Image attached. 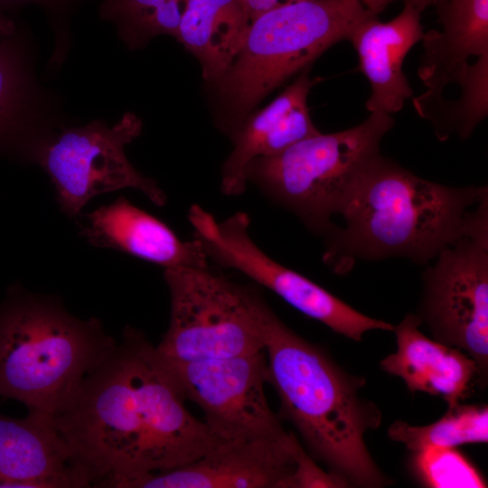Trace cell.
Wrapping results in <instances>:
<instances>
[{
	"label": "cell",
	"instance_id": "6",
	"mask_svg": "<svg viewBox=\"0 0 488 488\" xmlns=\"http://www.w3.org/2000/svg\"><path fill=\"white\" fill-rule=\"evenodd\" d=\"M390 114L371 113L361 124L302 139L279 154L252 161L247 180L294 213L313 232L326 236L369 164L392 128Z\"/></svg>",
	"mask_w": 488,
	"mask_h": 488
},
{
	"label": "cell",
	"instance_id": "15",
	"mask_svg": "<svg viewBox=\"0 0 488 488\" xmlns=\"http://www.w3.org/2000/svg\"><path fill=\"white\" fill-rule=\"evenodd\" d=\"M80 234L94 246L110 248L164 269L209 267V258L195 239L182 240L164 222L122 196L85 214Z\"/></svg>",
	"mask_w": 488,
	"mask_h": 488
},
{
	"label": "cell",
	"instance_id": "1",
	"mask_svg": "<svg viewBox=\"0 0 488 488\" xmlns=\"http://www.w3.org/2000/svg\"><path fill=\"white\" fill-rule=\"evenodd\" d=\"M184 401L155 346L127 326L120 344L52 421L92 486L127 488L193 462L223 441Z\"/></svg>",
	"mask_w": 488,
	"mask_h": 488
},
{
	"label": "cell",
	"instance_id": "20",
	"mask_svg": "<svg viewBox=\"0 0 488 488\" xmlns=\"http://www.w3.org/2000/svg\"><path fill=\"white\" fill-rule=\"evenodd\" d=\"M427 88L412 101L417 113L430 121L437 138H468L488 115V54Z\"/></svg>",
	"mask_w": 488,
	"mask_h": 488
},
{
	"label": "cell",
	"instance_id": "17",
	"mask_svg": "<svg viewBox=\"0 0 488 488\" xmlns=\"http://www.w3.org/2000/svg\"><path fill=\"white\" fill-rule=\"evenodd\" d=\"M416 314L394 326L397 351L380 361L381 369L399 377L410 392L441 397L447 406L461 402L478 380L475 361L462 350L426 336Z\"/></svg>",
	"mask_w": 488,
	"mask_h": 488
},
{
	"label": "cell",
	"instance_id": "14",
	"mask_svg": "<svg viewBox=\"0 0 488 488\" xmlns=\"http://www.w3.org/2000/svg\"><path fill=\"white\" fill-rule=\"evenodd\" d=\"M317 80L304 71L273 101L255 114H249L232 131L233 148L221 172V191L225 195L241 194L248 184L247 168L257 158L273 156L295 143L317 135L307 97Z\"/></svg>",
	"mask_w": 488,
	"mask_h": 488
},
{
	"label": "cell",
	"instance_id": "26",
	"mask_svg": "<svg viewBox=\"0 0 488 488\" xmlns=\"http://www.w3.org/2000/svg\"><path fill=\"white\" fill-rule=\"evenodd\" d=\"M367 10L377 15L382 12L390 3L396 0H361ZM404 4H409L423 12L433 4L434 0H401Z\"/></svg>",
	"mask_w": 488,
	"mask_h": 488
},
{
	"label": "cell",
	"instance_id": "3",
	"mask_svg": "<svg viewBox=\"0 0 488 488\" xmlns=\"http://www.w3.org/2000/svg\"><path fill=\"white\" fill-rule=\"evenodd\" d=\"M251 302L280 416L296 428L309 455L347 487L389 484L365 443V434L380 426L382 413L361 396L364 377L349 373L296 334L253 290Z\"/></svg>",
	"mask_w": 488,
	"mask_h": 488
},
{
	"label": "cell",
	"instance_id": "28",
	"mask_svg": "<svg viewBox=\"0 0 488 488\" xmlns=\"http://www.w3.org/2000/svg\"><path fill=\"white\" fill-rule=\"evenodd\" d=\"M5 5L13 4V3H23V2H38L45 5L54 4L61 0H0Z\"/></svg>",
	"mask_w": 488,
	"mask_h": 488
},
{
	"label": "cell",
	"instance_id": "11",
	"mask_svg": "<svg viewBox=\"0 0 488 488\" xmlns=\"http://www.w3.org/2000/svg\"><path fill=\"white\" fill-rule=\"evenodd\" d=\"M340 486L296 436L221 441L183 466L142 476L127 488H320Z\"/></svg>",
	"mask_w": 488,
	"mask_h": 488
},
{
	"label": "cell",
	"instance_id": "2",
	"mask_svg": "<svg viewBox=\"0 0 488 488\" xmlns=\"http://www.w3.org/2000/svg\"><path fill=\"white\" fill-rule=\"evenodd\" d=\"M340 215L344 225L324 236L323 255L334 273L390 258L427 265L463 236L488 232V189L431 182L380 154Z\"/></svg>",
	"mask_w": 488,
	"mask_h": 488
},
{
	"label": "cell",
	"instance_id": "24",
	"mask_svg": "<svg viewBox=\"0 0 488 488\" xmlns=\"http://www.w3.org/2000/svg\"><path fill=\"white\" fill-rule=\"evenodd\" d=\"M413 453L411 469L427 487H487L476 467L455 447L428 446Z\"/></svg>",
	"mask_w": 488,
	"mask_h": 488
},
{
	"label": "cell",
	"instance_id": "7",
	"mask_svg": "<svg viewBox=\"0 0 488 488\" xmlns=\"http://www.w3.org/2000/svg\"><path fill=\"white\" fill-rule=\"evenodd\" d=\"M170 293V322L159 354L195 361L255 353L263 339L250 288L207 267L164 269Z\"/></svg>",
	"mask_w": 488,
	"mask_h": 488
},
{
	"label": "cell",
	"instance_id": "16",
	"mask_svg": "<svg viewBox=\"0 0 488 488\" xmlns=\"http://www.w3.org/2000/svg\"><path fill=\"white\" fill-rule=\"evenodd\" d=\"M420 14L414 5L405 4L391 21L380 22L377 15L367 18L348 39L358 53L360 70L371 84V94L365 103L371 113H396L413 98L402 64L409 50L423 38Z\"/></svg>",
	"mask_w": 488,
	"mask_h": 488
},
{
	"label": "cell",
	"instance_id": "23",
	"mask_svg": "<svg viewBox=\"0 0 488 488\" xmlns=\"http://www.w3.org/2000/svg\"><path fill=\"white\" fill-rule=\"evenodd\" d=\"M187 0H104L103 19L113 22L122 38L137 46L158 34L177 35Z\"/></svg>",
	"mask_w": 488,
	"mask_h": 488
},
{
	"label": "cell",
	"instance_id": "22",
	"mask_svg": "<svg viewBox=\"0 0 488 488\" xmlns=\"http://www.w3.org/2000/svg\"><path fill=\"white\" fill-rule=\"evenodd\" d=\"M15 33L0 39V148L21 141L31 109L24 50Z\"/></svg>",
	"mask_w": 488,
	"mask_h": 488
},
{
	"label": "cell",
	"instance_id": "19",
	"mask_svg": "<svg viewBox=\"0 0 488 488\" xmlns=\"http://www.w3.org/2000/svg\"><path fill=\"white\" fill-rule=\"evenodd\" d=\"M250 22L239 0H187L175 38L215 84L239 53Z\"/></svg>",
	"mask_w": 488,
	"mask_h": 488
},
{
	"label": "cell",
	"instance_id": "13",
	"mask_svg": "<svg viewBox=\"0 0 488 488\" xmlns=\"http://www.w3.org/2000/svg\"><path fill=\"white\" fill-rule=\"evenodd\" d=\"M52 418L0 414V487H90Z\"/></svg>",
	"mask_w": 488,
	"mask_h": 488
},
{
	"label": "cell",
	"instance_id": "18",
	"mask_svg": "<svg viewBox=\"0 0 488 488\" xmlns=\"http://www.w3.org/2000/svg\"><path fill=\"white\" fill-rule=\"evenodd\" d=\"M441 30L424 33L418 76L427 87L488 54V0H434Z\"/></svg>",
	"mask_w": 488,
	"mask_h": 488
},
{
	"label": "cell",
	"instance_id": "25",
	"mask_svg": "<svg viewBox=\"0 0 488 488\" xmlns=\"http://www.w3.org/2000/svg\"><path fill=\"white\" fill-rule=\"evenodd\" d=\"M250 21L260 14L288 4L303 0H239Z\"/></svg>",
	"mask_w": 488,
	"mask_h": 488
},
{
	"label": "cell",
	"instance_id": "8",
	"mask_svg": "<svg viewBox=\"0 0 488 488\" xmlns=\"http://www.w3.org/2000/svg\"><path fill=\"white\" fill-rule=\"evenodd\" d=\"M188 220L194 239L209 259L244 274L334 333L361 342L369 331H393L391 324L359 312L311 279L267 256L250 237L246 213L237 212L219 221L204 208L193 204L189 209Z\"/></svg>",
	"mask_w": 488,
	"mask_h": 488
},
{
	"label": "cell",
	"instance_id": "27",
	"mask_svg": "<svg viewBox=\"0 0 488 488\" xmlns=\"http://www.w3.org/2000/svg\"><path fill=\"white\" fill-rule=\"evenodd\" d=\"M5 5L0 1V39L16 32L14 21L6 14Z\"/></svg>",
	"mask_w": 488,
	"mask_h": 488
},
{
	"label": "cell",
	"instance_id": "5",
	"mask_svg": "<svg viewBox=\"0 0 488 488\" xmlns=\"http://www.w3.org/2000/svg\"><path fill=\"white\" fill-rule=\"evenodd\" d=\"M371 15L361 0H303L252 20L239 53L215 83L231 131L264 97Z\"/></svg>",
	"mask_w": 488,
	"mask_h": 488
},
{
	"label": "cell",
	"instance_id": "4",
	"mask_svg": "<svg viewBox=\"0 0 488 488\" xmlns=\"http://www.w3.org/2000/svg\"><path fill=\"white\" fill-rule=\"evenodd\" d=\"M116 345L98 319L77 318L54 298L12 286L0 304V398L52 418Z\"/></svg>",
	"mask_w": 488,
	"mask_h": 488
},
{
	"label": "cell",
	"instance_id": "10",
	"mask_svg": "<svg viewBox=\"0 0 488 488\" xmlns=\"http://www.w3.org/2000/svg\"><path fill=\"white\" fill-rule=\"evenodd\" d=\"M425 270L416 315L433 337L474 359L483 385L488 371V236H463Z\"/></svg>",
	"mask_w": 488,
	"mask_h": 488
},
{
	"label": "cell",
	"instance_id": "9",
	"mask_svg": "<svg viewBox=\"0 0 488 488\" xmlns=\"http://www.w3.org/2000/svg\"><path fill=\"white\" fill-rule=\"evenodd\" d=\"M141 130V120L127 112L111 127L94 120L65 129L35 151L63 213L78 216L95 196L124 188L142 192L155 205L165 204L166 195L157 183L138 172L125 154V145Z\"/></svg>",
	"mask_w": 488,
	"mask_h": 488
},
{
	"label": "cell",
	"instance_id": "12",
	"mask_svg": "<svg viewBox=\"0 0 488 488\" xmlns=\"http://www.w3.org/2000/svg\"><path fill=\"white\" fill-rule=\"evenodd\" d=\"M163 359L185 399L202 409L203 421L221 440L271 438L288 433L265 394L268 368L264 350L195 361Z\"/></svg>",
	"mask_w": 488,
	"mask_h": 488
},
{
	"label": "cell",
	"instance_id": "21",
	"mask_svg": "<svg viewBox=\"0 0 488 488\" xmlns=\"http://www.w3.org/2000/svg\"><path fill=\"white\" fill-rule=\"evenodd\" d=\"M445 415L427 426H411L396 420L388 428L390 439L417 452L428 446L455 447L464 444L488 442L487 405L447 406Z\"/></svg>",
	"mask_w": 488,
	"mask_h": 488
}]
</instances>
